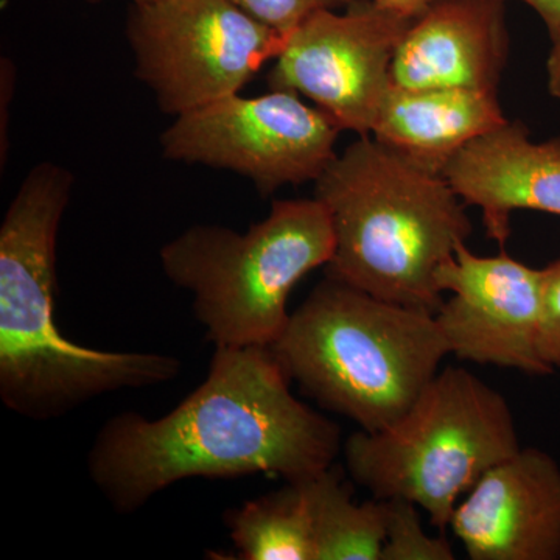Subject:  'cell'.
I'll list each match as a JSON object with an SVG mask.
<instances>
[{
	"instance_id": "obj_1",
	"label": "cell",
	"mask_w": 560,
	"mask_h": 560,
	"mask_svg": "<svg viewBox=\"0 0 560 560\" xmlns=\"http://www.w3.org/2000/svg\"><path fill=\"white\" fill-rule=\"evenodd\" d=\"M290 382L271 348H215L205 382L168 415L106 420L88 453L91 481L127 515L189 478L315 477L341 452L340 427Z\"/></svg>"
},
{
	"instance_id": "obj_2",
	"label": "cell",
	"mask_w": 560,
	"mask_h": 560,
	"mask_svg": "<svg viewBox=\"0 0 560 560\" xmlns=\"http://www.w3.org/2000/svg\"><path fill=\"white\" fill-rule=\"evenodd\" d=\"M68 168L40 162L0 224V399L21 418H65L88 401L179 377L165 353L108 352L70 341L57 324V245L72 195Z\"/></svg>"
},
{
	"instance_id": "obj_3",
	"label": "cell",
	"mask_w": 560,
	"mask_h": 560,
	"mask_svg": "<svg viewBox=\"0 0 560 560\" xmlns=\"http://www.w3.org/2000/svg\"><path fill=\"white\" fill-rule=\"evenodd\" d=\"M315 198L335 235L326 276L436 315L444 302L436 272L474 231L441 173L360 136L315 180Z\"/></svg>"
},
{
	"instance_id": "obj_4",
	"label": "cell",
	"mask_w": 560,
	"mask_h": 560,
	"mask_svg": "<svg viewBox=\"0 0 560 560\" xmlns=\"http://www.w3.org/2000/svg\"><path fill=\"white\" fill-rule=\"evenodd\" d=\"M302 393L368 433L397 422L448 353L434 313L326 279L271 346Z\"/></svg>"
},
{
	"instance_id": "obj_5",
	"label": "cell",
	"mask_w": 560,
	"mask_h": 560,
	"mask_svg": "<svg viewBox=\"0 0 560 560\" xmlns=\"http://www.w3.org/2000/svg\"><path fill=\"white\" fill-rule=\"evenodd\" d=\"M335 235L326 206L272 202L245 234L195 224L165 243L164 275L189 291L195 318L215 348H271L289 324V298L305 276L326 267Z\"/></svg>"
},
{
	"instance_id": "obj_6",
	"label": "cell",
	"mask_w": 560,
	"mask_h": 560,
	"mask_svg": "<svg viewBox=\"0 0 560 560\" xmlns=\"http://www.w3.org/2000/svg\"><path fill=\"white\" fill-rule=\"evenodd\" d=\"M506 397L463 368H445L388 429L342 445L350 478L374 499L411 501L444 533L460 497L521 451Z\"/></svg>"
},
{
	"instance_id": "obj_7",
	"label": "cell",
	"mask_w": 560,
	"mask_h": 560,
	"mask_svg": "<svg viewBox=\"0 0 560 560\" xmlns=\"http://www.w3.org/2000/svg\"><path fill=\"white\" fill-rule=\"evenodd\" d=\"M127 36L136 75L175 117L238 94L285 46L231 0L132 3Z\"/></svg>"
},
{
	"instance_id": "obj_8",
	"label": "cell",
	"mask_w": 560,
	"mask_h": 560,
	"mask_svg": "<svg viewBox=\"0 0 560 560\" xmlns=\"http://www.w3.org/2000/svg\"><path fill=\"white\" fill-rule=\"evenodd\" d=\"M341 128L296 92L238 94L175 117L161 136L167 160L248 178L261 195L315 183L337 158Z\"/></svg>"
},
{
	"instance_id": "obj_9",
	"label": "cell",
	"mask_w": 560,
	"mask_h": 560,
	"mask_svg": "<svg viewBox=\"0 0 560 560\" xmlns=\"http://www.w3.org/2000/svg\"><path fill=\"white\" fill-rule=\"evenodd\" d=\"M412 22L374 0H353L345 13L319 11L287 33L268 86L304 95L341 130L371 136Z\"/></svg>"
},
{
	"instance_id": "obj_10",
	"label": "cell",
	"mask_w": 560,
	"mask_h": 560,
	"mask_svg": "<svg viewBox=\"0 0 560 560\" xmlns=\"http://www.w3.org/2000/svg\"><path fill=\"white\" fill-rule=\"evenodd\" d=\"M436 282L451 293L436 312L448 353L528 375H550L539 348L541 268L510 254L482 257L460 243Z\"/></svg>"
},
{
	"instance_id": "obj_11",
	"label": "cell",
	"mask_w": 560,
	"mask_h": 560,
	"mask_svg": "<svg viewBox=\"0 0 560 560\" xmlns=\"http://www.w3.org/2000/svg\"><path fill=\"white\" fill-rule=\"evenodd\" d=\"M471 560H560V466L521 448L486 471L451 526Z\"/></svg>"
},
{
	"instance_id": "obj_12",
	"label": "cell",
	"mask_w": 560,
	"mask_h": 560,
	"mask_svg": "<svg viewBox=\"0 0 560 560\" xmlns=\"http://www.w3.org/2000/svg\"><path fill=\"white\" fill-rule=\"evenodd\" d=\"M508 57L503 0H436L400 40L390 81L408 90L497 92Z\"/></svg>"
},
{
	"instance_id": "obj_13",
	"label": "cell",
	"mask_w": 560,
	"mask_h": 560,
	"mask_svg": "<svg viewBox=\"0 0 560 560\" xmlns=\"http://www.w3.org/2000/svg\"><path fill=\"white\" fill-rule=\"evenodd\" d=\"M466 206L481 210L490 241L504 248L515 210L560 217V138L536 142L522 121L474 140L442 172Z\"/></svg>"
},
{
	"instance_id": "obj_14",
	"label": "cell",
	"mask_w": 560,
	"mask_h": 560,
	"mask_svg": "<svg viewBox=\"0 0 560 560\" xmlns=\"http://www.w3.org/2000/svg\"><path fill=\"white\" fill-rule=\"evenodd\" d=\"M508 121L493 91L408 90L390 84L371 136L442 175L460 150Z\"/></svg>"
},
{
	"instance_id": "obj_15",
	"label": "cell",
	"mask_w": 560,
	"mask_h": 560,
	"mask_svg": "<svg viewBox=\"0 0 560 560\" xmlns=\"http://www.w3.org/2000/svg\"><path fill=\"white\" fill-rule=\"evenodd\" d=\"M316 560H381L386 539V500L357 503L337 466L305 478Z\"/></svg>"
},
{
	"instance_id": "obj_16",
	"label": "cell",
	"mask_w": 560,
	"mask_h": 560,
	"mask_svg": "<svg viewBox=\"0 0 560 560\" xmlns=\"http://www.w3.org/2000/svg\"><path fill=\"white\" fill-rule=\"evenodd\" d=\"M242 560H316L311 504L304 481H285L275 492L224 515Z\"/></svg>"
},
{
	"instance_id": "obj_17",
	"label": "cell",
	"mask_w": 560,
	"mask_h": 560,
	"mask_svg": "<svg viewBox=\"0 0 560 560\" xmlns=\"http://www.w3.org/2000/svg\"><path fill=\"white\" fill-rule=\"evenodd\" d=\"M386 539L381 560H455L451 541L423 529L419 506L408 500L390 499Z\"/></svg>"
},
{
	"instance_id": "obj_18",
	"label": "cell",
	"mask_w": 560,
	"mask_h": 560,
	"mask_svg": "<svg viewBox=\"0 0 560 560\" xmlns=\"http://www.w3.org/2000/svg\"><path fill=\"white\" fill-rule=\"evenodd\" d=\"M231 2L241 7L254 20L287 35L313 14L349 7L353 0H231Z\"/></svg>"
},
{
	"instance_id": "obj_19",
	"label": "cell",
	"mask_w": 560,
	"mask_h": 560,
	"mask_svg": "<svg viewBox=\"0 0 560 560\" xmlns=\"http://www.w3.org/2000/svg\"><path fill=\"white\" fill-rule=\"evenodd\" d=\"M539 348L548 366L560 370V256L541 268Z\"/></svg>"
},
{
	"instance_id": "obj_20",
	"label": "cell",
	"mask_w": 560,
	"mask_h": 560,
	"mask_svg": "<svg viewBox=\"0 0 560 560\" xmlns=\"http://www.w3.org/2000/svg\"><path fill=\"white\" fill-rule=\"evenodd\" d=\"M506 2V0H503ZM526 3L529 9L536 11L539 14L541 22L550 33L551 39L560 33V0H521Z\"/></svg>"
},
{
	"instance_id": "obj_21",
	"label": "cell",
	"mask_w": 560,
	"mask_h": 560,
	"mask_svg": "<svg viewBox=\"0 0 560 560\" xmlns=\"http://www.w3.org/2000/svg\"><path fill=\"white\" fill-rule=\"evenodd\" d=\"M382 9L393 11L400 16L418 20L420 14L425 13L430 9L431 3L436 0H374Z\"/></svg>"
},
{
	"instance_id": "obj_22",
	"label": "cell",
	"mask_w": 560,
	"mask_h": 560,
	"mask_svg": "<svg viewBox=\"0 0 560 560\" xmlns=\"http://www.w3.org/2000/svg\"><path fill=\"white\" fill-rule=\"evenodd\" d=\"M548 91L560 101V33L552 39V49L547 61Z\"/></svg>"
},
{
	"instance_id": "obj_23",
	"label": "cell",
	"mask_w": 560,
	"mask_h": 560,
	"mask_svg": "<svg viewBox=\"0 0 560 560\" xmlns=\"http://www.w3.org/2000/svg\"><path fill=\"white\" fill-rule=\"evenodd\" d=\"M132 3L145 2V0H131Z\"/></svg>"
}]
</instances>
